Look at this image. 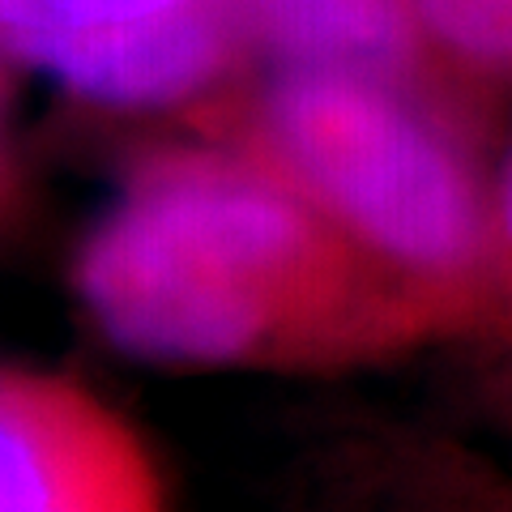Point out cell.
Instances as JSON below:
<instances>
[{"label":"cell","instance_id":"obj_6","mask_svg":"<svg viewBox=\"0 0 512 512\" xmlns=\"http://www.w3.org/2000/svg\"><path fill=\"white\" fill-rule=\"evenodd\" d=\"M171 5H188V0H0V43L18 56L30 43L141 18V13H158Z\"/></svg>","mask_w":512,"mask_h":512},{"label":"cell","instance_id":"obj_7","mask_svg":"<svg viewBox=\"0 0 512 512\" xmlns=\"http://www.w3.org/2000/svg\"><path fill=\"white\" fill-rule=\"evenodd\" d=\"M431 30L470 56H512V0H419Z\"/></svg>","mask_w":512,"mask_h":512},{"label":"cell","instance_id":"obj_2","mask_svg":"<svg viewBox=\"0 0 512 512\" xmlns=\"http://www.w3.org/2000/svg\"><path fill=\"white\" fill-rule=\"evenodd\" d=\"M274 137L359 235L406 265L444 269L478 239V205L444 141L355 73L303 69L274 90Z\"/></svg>","mask_w":512,"mask_h":512},{"label":"cell","instance_id":"obj_5","mask_svg":"<svg viewBox=\"0 0 512 512\" xmlns=\"http://www.w3.org/2000/svg\"><path fill=\"white\" fill-rule=\"evenodd\" d=\"M252 9L265 35L303 69H376L406 43L402 0H252Z\"/></svg>","mask_w":512,"mask_h":512},{"label":"cell","instance_id":"obj_8","mask_svg":"<svg viewBox=\"0 0 512 512\" xmlns=\"http://www.w3.org/2000/svg\"><path fill=\"white\" fill-rule=\"evenodd\" d=\"M504 227L512 235V163H508V180H504Z\"/></svg>","mask_w":512,"mask_h":512},{"label":"cell","instance_id":"obj_3","mask_svg":"<svg viewBox=\"0 0 512 512\" xmlns=\"http://www.w3.org/2000/svg\"><path fill=\"white\" fill-rule=\"evenodd\" d=\"M0 512H154L137 448L86 397L0 372Z\"/></svg>","mask_w":512,"mask_h":512},{"label":"cell","instance_id":"obj_4","mask_svg":"<svg viewBox=\"0 0 512 512\" xmlns=\"http://www.w3.org/2000/svg\"><path fill=\"white\" fill-rule=\"evenodd\" d=\"M222 22L205 0L141 18L90 26L18 52L30 69L56 77L82 99L111 107L167 103L197 90L222 60Z\"/></svg>","mask_w":512,"mask_h":512},{"label":"cell","instance_id":"obj_1","mask_svg":"<svg viewBox=\"0 0 512 512\" xmlns=\"http://www.w3.org/2000/svg\"><path fill=\"white\" fill-rule=\"evenodd\" d=\"M316 274L303 210L218 158L150 163L90 231L77 291L120 350L222 363L282 329Z\"/></svg>","mask_w":512,"mask_h":512}]
</instances>
